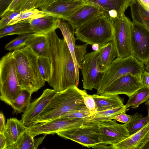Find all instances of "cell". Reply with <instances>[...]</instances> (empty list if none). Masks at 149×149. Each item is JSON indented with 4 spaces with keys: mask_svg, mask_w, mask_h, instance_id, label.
<instances>
[{
    "mask_svg": "<svg viewBox=\"0 0 149 149\" xmlns=\"http://www.w3.org/2000/svg\"><path fill=\"white\" fill-rule=\"evenodd\" d=\"M99 122L102 143L107 145H115L130 136L125 124H118L114 119Z\"/></svg>",
    "mask_w": 149,
    "mask_h": 149,
    "instance_id": "7c38bea8",
    "label": "cell"
},
{
    "mask_svg": "<svg viewBox=\"0 0 149 149\" xmlns=\"http://www.w3.org/2000/svg\"><path fill=\"white\" fill-rule=\"evenodd\" d=\"M128 110L125 105L119 107L98 111L92 116L84 118L85 122H100L114 119L119 114L125 113Z\"/></svg>",
    "mask_w": 149,
    "mask_h": 149,
    "instance_id": "484cf974",
    "label": "cell"
},
{
    "mask_svg": "<svg viewBox=\"0 0 149 149\" xmlns=\"http://www.w3.org/2000/svg\"><path fill=\"white\" fill-rule=\"evenodd\" d=\"M143 86L141 77L132 75H126L116 79L100 95L109 96L124 94L129 97Z\"/></svg>",
    "mask_w": 149,
    "mask_h": 149,
    "instance_id": "4fadbf2b",
    "label": "cell"
},
{
    "mask_svg": "<svg viewBox=\"0 0 149 149\" xmlns=\"http://www.w3.org/2000/svg\"><path fill=\"white\" fill-rule=\"evenodd\" d=\"M47 0H13L9 6L0 13V17L10 11H21L32 8H43Z\"/></svg>",
    "mask_w": 149,
    "mask_h": 149,
    "instance_id": "d4e9b609",
    "label": "cell"
},
{
    "mask_svg": "<svg viewBox=\"0 0 149 149\" xmlns=\"http://www.w3.org/2000/svg\"><path fill=\"white\" fill-rule=\"evenodd\" d=\"M141 6L144 8L149 10V0H137Z\"/></svg>",
    "mask_w": 149,
    "mask_h": 149,
    "instance_id": "7bdbcfd3",
    "label": "cell"
},
{
    "mask_svg": "<svg viewBox=\"0 0 149 149\" xmlns=\"http://www.w3.org/2000/svg\"><path fill=\"white\" fill-rule=\"evenodd\" d=\"M21 11H10L5 14L0 21V30L8 26L9 22L15 17Z\"/></svg>",
    "mask_w": 149,
    "mask_h": 149,
    "instance_id": "d590c367",
    "label": "cell"
},
{
    "mask_svg": "<svg viewBox=\"0 0 149 149\" xmlns=\"http://www.w3.org/2000/svg\"><path fill=\"white\" fill-rule=\"evenodd\" d=\"M97 57V63L101 73L104 72L117 57L116 49L112 41L100 47Z\"/></svg>",
    "mask_w": 149,
    "mask_h": 149,
    "instance_id": "44dd1931",
    "label": "cell"
},
{
    "mask_svg": "<svg viewBox=\"0 0 149 149\" xmlns=\"http://www.w3.org/2000/svg\"><path fill=\"white\" fill-rule=\"evenodd\" d=\"M58 27L62 32L74 61L76 72V86L78 87L79 70L81 69V64L84 56L87 53L88 45L86 43L79 45H76L74 30L65 20L59 18Z\"/></svg>",
    "mask_w": 149,
    "mask_h": 149,
    "instance_id": "9c48e42d",
    "label": "cell"
},
{
    "mask_svg": "<svg viewBox=\"0 0 149 149\" xmlns=\"http://www.w3.org/2000/svg\"><path fill=\"white\" fill-rule=\"evenodd\" d=\"M6 145V139L4 134L0 133V149H5Z\"/></svg>",
    "mask_w": 149,
    "mask_h": 149,
    "instance_id": "b9f144b4",
    "label": "cell"
},
{
    "mask_svg": "<svg viewBox=\"0 0 149 149\" xmlns=\"http://www.w3.org/2000/svg\"><path fill=\"white\" fill-rule=\"evenodd\" d=\"M85 104L90 112L93 115L97 112L96 105L93 98L91 95L87 94L86 91L83 95Z\"/></svg>",
    "mask_w": 149,
    "mask_h": 149,
    "instance_id": "e575fe53",
    "label": "cell"
},
{
    "mask_svg": "<svg viewBox=\"0 0 149 149\" xmlns=\"http://www.w3.org/2000/svg\"><path fill=\"white\" fill-rule=\"evenodd\" d=\"M110 19L113 28L112 41L116 49L117 57L123 58L133 55L131 42L133 22L124 14Z\"/></svg>",
    "mask_w": 149,
    "mask_h": 149,
    "instance_id": "8992f818",
    "label": "cell"
},
{
    "mask_svg": "<svg viewBox=\"0 0 149 149\" xmlns=\"http://www.w3.org/2000/svg\"><path fill=\"white\" fill-rule=\"evenodd\" d=\"M53 1L54 0H47L46 3L44 8L52 3L53 2Z\"/></svg>",
    "mask_w": 149,
    "mask_h": 149,
    "instance_id": "c3c4849f",
    "label": "cell"
},
{
    "mask_svg": "<svg viewBox=\"0 0 149 149\" xmlns=\"http://www.w3.org/2000/svg\"><path fill=\"white\" fill-rule=\"evenodd\" d=\"M47 135L35 139L26 130L25 131L14 143L7 147L5 149H36Z\"/></svg>",
    "mask_w": 149,
    "mask_h": 149,
    "instance_id": "603a6c76",
    "label": "cell"
},
{
    "mask_svg": "<svg viewBox=\"0 0 149 149\" xmlns=\"http://www.w3.org/2000/svg\"><path fill=\"white\" fill-rule=\"evenodd\" d=\"M31 33L20 35L7 44L5 47V49L9 51H14L25 46L26 42Z\"/></svg>",
    "mask_w": 149,
    "mask_h": 149,
    "instance_id": "d6a6232c",
    "label": "cell"
},
{
    "mask_svg": "<svg viewBox=\"0 0 149 149\" xmlns=\"http://www.w3.org/2000/svg\"><path fill=\"white\" fill-rule=\"evenodd\" d=\"M144 70V65L133 55L123 58L117 57L101 73L96 94L100 95L112 82L123 76L130 75L141 77Z\"/></svg>",
    "mask_w": 149,
    "mask_h": 149,
    "instance_id": "277c9868",
    "label": "cell"
},
{
    "mask_svg": "<svg viewBox=\"0 0 149 149\" xmlns=\"http://www.w3.org/2000/svg\"><path fill=\"white\" fill-rule=\"evenodd\" d=\"M34 33L28 22H20L8 26L0 30V38L8 35Z\"/></svg>",
    "mask_w": 149,
    "mask_h": 149,
    "instance_id": "f1b7e54d",
    "label": "cell"
},
{
    "mask_svg": "<svg viewBox=\"0 0 149 149\" xmlns=\"http://www.w3.org/2000/svg\"><path fill=\"white\" fill-rule=\"evenodd\" d=\"M57 92L54 89L44 90L41 96L30 102L22 114L21 121L27 127L31 126Z\"/></svg>",
    "mask_w": 149,
    "mask_h": 149,
    "instance_id": "5bb4252c",
    "label": "cell"
},
{
    "mask_svg": "<svg viewBox=\"0 0 149 149\" xmlns=\"http://www.w3.org/2000/svg\"><path fill=\"white\" fill-rule=\"evenodd\" d=\"M76 0H54L53 2H56V1H76Z\"/></svg>",
    "mask_w": 149,
    "mask_h": 149,
    "instance_id": "681fc988",
    "label": "cell"
},
{
    "mask_svg": "<svg viewBox=\"0 0 149 149\" xmlns=\"http://www.w3.org/2000/svg\"><path fill=\"white\" fill-rule=\"evenodd\" d=\"M125 113H123L119 114L114 118V119L125 124L127 123L131 120L133 116L127 115Z\"/></svg>",
    "mask_w": 149,
    "mask_h": 149,
    "instance_id": "8d00e7d4",
    "label": "cell"
},
{
    "mask_svg": "<svg viewBox=\"0 0 149 149\" xmlns=\"http://www.w3.org/2000/svg\"><path fill=\"white\" fill-rule=\"evenodd\" d=\"M140 149H149V139L141 147Z\"/></svg>",
    "mask_w": 149,
    "mask_h": 149,
    "instance_id": "ee69618b",
    "label": "cell"
},
{
    "mask_svg": "<svg viewBox=\"0 0 149 149\" xmlns=\"http://www.w3.org/2000/svg\"><path fill=\"white\" fill-rule=\"evenodd\" d=\"M141 79L143 86L149 87V72L145 70L141 75Z\"/></svg>",
    "mask_w": 149,
    "mask_h": 149,
    "instance_id": "74e56055",
    "label": "cell"
},
{
    "mask_svg": "<svg viewBox=\"0 0 149 149\" xmlns=\"http://www.w3.org/2000/svg\"><path fill=\"white\" fill-rule=\"evenodd\" d=\"M145 104L147 108V110L148 111V114L147 116L148 117V122L149 121V98L146 101Z\"/></svg>",
    "mask_w": 149,
    "mask_h": 149,
    "instance_id": "bcb514c9",
    "label": "cell"
},
{
    "mask_svg": "<svg viewBox=\"0 0 149 149\" xmlns=\"http://www.w3.org/2000/svg\"></svg>",
    "mask_w": 149,
    "mask_h": 149,
    "instance_id": "f5cc1de1",
    "label": "cell"
},
{
    "mask_svg": "<svg viewBox=\"0 0 149 149\" xmlns=\"http://www.w3.org/2000/svg\"><path fill=\"white\" fill-rule=\"evenodd\" d=\"M47 37L46 34L32 33L26 42L38 57H47Z\"/></svg>",
    "mask_w": 149,
    "mask_h": 149,
    "instance_id": "cb8c5ba5",
    "label": "cell"
},
{
    "mask_svg": "<svg viewBox=\"0 0 149 149\" xmlns=\"http://www.w3.org/2000/svg\"><path fill=\"white\" fill-rule=\"evenodd\" d=\"M13 1V0H2L0 1V13L6 9Z\"/></svg>",
    "mask_w": 149,
    "mask_h": 149,
    "instance_id": "ab89813d",
    "label": "cell"
},
{
    "mask_svg": "<svg viewBox=\"0 0 149 149\" xmlns=\"http://www.w3.org/2000/svg\"><path fill=\"white\" fill-rule=\"evenodd\" d=\"M100 49V47L98 50L86 53L81 62V69L83 77V88L84 89H98L101 72L97 64V57Z\"/></svg>",
    "mask_w": 149,
    "mask_h": 149,
    "instance_id": "30bf717a",
    "label": "cell"
},
{
    "mask_svg": "<svg viewBox=\"0 0 149 149\" xmlns=\"http://www.w3.org/2000/svg\"><path fill=\"white\" fill-rule=\"evenodd\" d=\"M87 147L92 148L102 143L98 122H84L80 126L68 130L57 134Z\"/></svg>",
    "mask_w": 149,
    "mask_h": 149,
    "instance_id": "52a82bcc",
    "label": "cell"
},
{
    "mask_svg": "<svg viewBox=\"0 0 149 149\" xmlns=\"http://www.w3.org/2000/svg\"><path fill=\"white\" fill-rule=\"evenodd\" d=\"M19 86L31 93L43 87L46 82L39 70L38 57L29 46L13 52Z\"/></svg>",
    "mask_w": 149,
    "mask_h": 149,
    "instance_id": "6da1fadb",
    "label": "cell"
},
{
    "mask_svg": "<svg viewBox=\"0 0 149 149\" xmlns=\"http://www.w3.org/2000/svg\"><path fill=\"white\" fill-rule=\"evenodd\" d=\"M5 118L3 112L0 113V133H3L6 127Z\"/></svg>",
    "mask_w": 149,
    "mask_h": 149,
    "instance_id": "f35d334b",
    "label": "cell"
},
{
    "mask_svg": "<svg viewBox=\"0 0 149 149\" xmlns=\"http://www.w3.org/2000/svg\"><path fill=\"white\" fill-rule=\"evenodd\" d=\"M22 90L17 77L13 52H10L0 61V100L10 106Z\"/></svg>",
    "mask_w": 149,
    "mask_h": 149,
    "instance_id": "5b68a950",
    "label": "cell"
},
{
    "mask_svg": "<svg viewBox=\"0 0 149 149\" xmlns=\"http://www.w3.org/2000/svg\"><path fill=\"white\" fill-rule=\"evenodd\" d=\"M92 49L94 51H96L98 50L100 48V47L98 44H95L92 45Z\"/></svg>",
    "mask_w": 149,
    "mask_h": 149,
    "instance_id": "f6af8a7d",
    "label": "cell"
},
{
    "mask_svg": "<svg viewBox=\"0 0 149 149\" xmlns=\"http://www.w3.org/2000/svg\"><path fill=\"white\" fill-rule=\"evenodd\" d=\"M91 95L96 103L97 112L124 105V99L118 95L103 96L94 94Z\"/></svg>",
    "mask_w": 149,
    "mask_h": 149,
    "instance_id": "7402d4cb",
    "label": "cell"
},
{
    "mask_svg": "<svg viewBox=\"0 0 149 149\" xmlns=\"http://www.w3.org/2000/svg\"><path fill=\"white\" fill-rule=\"evenodd\" d=\"M74 33L76 40L101 47L112 40L113 28L110 18L102 14L76 27Z\"/></svg>",
    "mask_w": 149,
    "mask_h": 149,
    "instance_id": "3957f363",
    "label": "cell"
},
{
    "mask_svg": "<svg viewBox=\"0 0 149 149\" xmlns=\"http://www.w3.org/2000/svg\"><path fill=\"white\" fill-rule=\"evenodd\" d=\"M49 15L42 10L34 8L21 11L17 16L10 21V26L20 22H29L32 20Z\"/></svg>",
    "mask_w": 149,
    "mask_h": 149,
    "instance_id": "4316f807",
    "label": "cell"
},
{
    "mask_svg": "<svg viewBox=\"0 0 149 149\" xmlns=\"http://www.w3.org/2000/svg\"><path fill=\"white\" fill-rule=\"evenodd\" d=\"M84 118H59L28 127L26 130L34 137L41 134H54L79 127L84 122Z\"/></svg>",
    "mask_w": 149,
    "mask_h": 149,
    "instance_id": "ba28073f",
    "label": "cell"
},
{
    "mask_svg": "<svg viewBox=\"0 0 149 149\" xmlns=\"http://www.w3.org/2000/svg\"><path fill=\"white\" fill-rule=\"evenodd\" d=\"M145 65V70L149 72V59Z\"/></svg>",
    "mask_w": 149,
    "mask_h": 149,
    "instance_id": "7dc6e473",
    "label": "cell"
},
{
    "mask_svg": "<svg viewBox=\"0 0 149 149\" xmlns=\"http://www.w3.org/2000/svg\"><path fill=\"white\" fill-rule=\"evenodd\" d=\"M133 23L131 37L133 55L145 65L149 59V31L142 26Z\"/></svg>",
    "mask_w": 149,
    "mask_h": 149,
    "instance_id": "8fae6325",
    "label": "cell"
},
{
    "mask_svg": "<svg viewBox=\"0 0 149 149\" xmlns=\"http://www.w3.org/2000/svg\"><path fill=\"white\" fill-rule=\"evenodd\" d=\"M86 91L72 86L57 92L38 116L34 124L59 118L70 111L89 110L84 104L83 95Z\"/></svg>",
    "mask_w": 149,
    "mask_h": 149,
    "instance_id": "7a4b0ae2",
    "label": "cell"
},
{
    "mask_svg": "<svg viewBox=\"0 0 149 149\" xmlns=\"http://www.w3.org/2000/svg\"><path fill=\"white\" fill-rule=\"evenodd\" d=\"M39 70L42 78L47 82L51 77V67L50 61L47 57H38Z\"/></svg>",
    "mask_w": 149,
    "mask_h": 149,
    "instance_id": "1f68e13d",
    "label": "cell"
},
{
    "mask_svg": "<svg viewBox=\"0 0 149 149\" xmlns=\"http://www.w3.org/2000/svg\"><path fill=\"white\" fill-rule=\"evenodd\" d=\"M27 127L21 120L13 118L8 119L3 133L6 139L5 148L15 143Z\"/></svg>",
    "mask_w": 149,
    "mask_h": 149,
    "instance_id": "d6986e66",
    "label": "cell"
},
{
    "mask_svg": "<svg viewBox=\"0 0 149 149\" xmlns=\"http://www.w3.org/2000/svg\"><path fill=\"white\" fill-rule=\"evenodd\" d=\"M32 93L25 90L22 91L10 106L17 114L23 111L30 104Z\"/></svg>",
    "mask_w": 149,
    "mask_h": 149,
    "instance_id": "f546056e",
    "label": "cell"
},
{
    "mask_svg": "<svg viewBox=\"0 0 149 149\" xmlns=\"http://www.w3.org/2000/svg\"><path fill=\"white\" fill-rule=\"evenodd\" d=\"M148 122V117H143L141 114L136 112L133 115L130 121L125 124L130 135L137 132L143 127Z\"/></svg>",
    "mask_w": 149,
    "mask_h": 149,
    "instance_id": "4dcf8cb0",
    "label": "cell"
},
{
    "mask_svg": "<svg viewBox=\"0 0 149 149\" xmlns=\"http://www.w3.org/2000/svg\"><path fill=\"white\" fill-rule=\"evenodd\" d=\"M85 4L84 0L54 2L41 10L50 16L67 21L77 10Z\"/></svg>",
    "mask_w": 149,
    "mask_h": 149,
    "instance_id": "2e32d148",
    "label": "cell"
},
{
    "mask_svg": "<svg viewBox=\"0 0 149 149\" xmlns=\"http://www.w3.org/2000/svg\"><path fill=\"white\" fill-rule=\"evenodd\" d=\"M129 97L127 104L125 105L126 109L130 107L133 109L146 102L149 98V87L143 86L136 91Z\"/></svg>",
    "mask_w": 149,
    "mask_h": 149,
    "instance_id": "83f0119b",
    "label": "cell"
},
{
    "mask_svg": "<svg viewBox=\"0 0 149 149\" xmlns=\"http://www.w3.org/2000/svg\"><path fill=\"white\" fill-rule=\"evenodd\" d=\"M1 0H0V1H1Z\"/></svg>",
    "mask_w": 149,
    "mask_h": 149,
    "instance_id": "f907efd6",
    "label": "cell"
},
{
    "mask_svg": "<svg viewBox=\"0 0 149 149\" xmlns=\"http://www.w3.org/2000/svg\"><path fill=\"white\" fill-rule=\"evenodd\" d=\"M92 115L93 114L89 110L74 111L68 112L59 118H85Z\"/></svg>",
    "mask_w": 149,
    "mask_h": 149,
    "instance_id": "836d02e7",
    "label": "cell"
},
{
    "mask_svg": "<svg viewBox=\"0 0 149 149\" xmlns=\"http://www.w3.org/2000/svg\"><path fill=\"white\" fill-rule=\"evenodd\" d=\"M134 0H85V4L99 8L103 14L110 18L120 16L130 6Z\"/></svg>",
    "mask_w": 149,
    "mask_h": 149,
    "instance_id": "9a60e30c",
    "label": "cell"
},
{
    "mask_svg": "<svg viewBox=\"0 0 149 149\" xmlns=\"http://www.w3.org/2000/svg\"><path fill=\"white\" fill-rule=\"evenodd\" d=\"M84 1L85 0H84Z\"/></svg>",
    "mask_w": 149,
    "mask_h": 149,
    "instance_id": "816d5d0a",
    "label": "cell"
},
{
    "mask_svg": "<svg viewBox=\"0 0 149 149\" xmlns=\"http://www.w3.org/2000/svg\"><path fill=\"white\" fill-rule=\"evenodd\" d=\"M102 14V11L97 7L85 4L70 16L67 21L74 30L77 26Z\"/></svg>",
    "mask_w": 149,
    "mask_h": 149,
    "instance_id": "e0dca14e",
    "label": "cell"
},
{
    "mask_svg": "<svg viewBox=\"0 0 149 149\" xmlns=\"http://www.w3.org/2000/svg\"><path fill=\"white\" fill-rule=\"evenodd\" d=\"M58 19L47 15L32 20L28 23L34 33L46 34L58 28Z\"/></svg>",
    "mask_w": 149,
    "mask_h": 149,
    "instance_id": "ffe728a7",
    "label": "cell"
},
{
    "mask_svg": "<svg viewBox=\"0 0 149 149\" xmlns=\"http://www.w3.org/2000/svg\"><path fill=\"white\" fill-rule=\"evenodd\" d=\"M92 148L94 149H113V147L112 145L109 146H107V144H106L102 143H97L93 146Z\"/></svg>",
    "mask_w": 149,
    "mask_h": 149,
    "instance_id": "60d3db41",
    "label": "cell"
},
{
    "mask_svg": "<svg viewBox=\"0 0 149 149\" xmlns=\"http://www.w3.org/2000/svg\"><path fill=\"white\" fill-rule=\"evenodd\" d=\"M149 139V121L142 129L118 143L113 149H140Z\"/></svg>",
    "mask_w": 149,
    "mask_h": 149,
    "instance_id": "ac0fdd59",
    "label": "cell"
}]
</instances>
